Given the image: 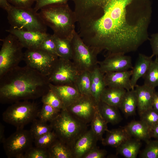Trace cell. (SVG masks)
<instances>
[{"label":"cell","instance_id":"obj_1","mask_svg":"<svg viewBox=\"0 0 158 158\" xmlns=\"http://www.w3.org/2000/svg\"><path fill=\"white\" fill-rule=\"evenodd\" d=\"M78 34L95 52L136 51L149 40L151 0H74Z\"/></svg>","mask_w":158,"mask_h":158},{"label":"cell","instance_id":"obj_2","mask_svg":"<svg viewBox=\"0 0 158 158\" xmlns=\"http://www.w3.org/2000/svg\"><path fill=\"white\" fill-rule=\"evenodd\" d=\"M47 76L27 66H18L0 77V102L13 104L42 97L50 89Z\"/></svg>","mask_w":158,"mask_h":158},{"label":"cell","instance_id":"obj_3","mask_svg":"<svg viewBox=\"0 0 158 158\" xmlns=\"http://www.w3.org/2000/svg\"><path fill=\"white\" fill-rule=\"evenodd\" d=\"M39 11L41 18L53 30V35L71 40L76 32V20L74 11L67 3L47 5Z\"/></svg>","mask_w":158,"mask_h":158},{"label":"cell","instance_id":"obj_4","mask_svg":"<svg viewBox=\"0 0 158 158\" xmlns=\"http://www.w3.org/2000/svg\"><path fill=\"white\" fill-rule=\"evenodd\" d=\"M50 122L57 138L71 148L75 141L87 130V124L80 121L63 107Z\"/></svg>","mask_w":158,"mask_h":158},{"label":"cell","instance_id":"obj_5","mask_svg":"<svg viewBox=\"0 0 158 158\" xmlns=\"http://www.w3.org/2000/svg\"><path fill=\"white\" fill-rule=\"evenodd\" d=\"M11 27L17 29L46 32L47 26L39 13L32 7H18L12 6L7 12Z\"/></svg>","mask_w":158,"mask_h":158},{"label":"cell","instance_id":"obj_6","mask_svg":"<svg viewBox=\"0 0 158 158\" xmlns=\"http://www.w3.org/2000/svg\"><path fill=\"white\" fill-rule=\"evenodd\" d=\"M39 110L34 102L20 101L12 104L3 112L2 119L16 129L24 128L25 126L36 119Z\"/></svg>","mask_w":158,"mask_h":158},{"label":"cell","instance_id":"obj_7","mask_svg":"<svg viewBox=\"0 0 158 158\" xmlns=\"http://www.w3.org/2000/svg\"><path fill=\"white\" fill-rule=\"evenodd\" d=\"M2 42L0 51V77L18 66L24 55L23 47L14 35L9 33Z\"/></svg>","mask_w":158,"mask_h":158},{"label":"cell","instance_id":"obj_8","mask_svg":"<svg viewBox=\"0 0 158 158\" xmlns=\"http://www.w3.org/2000/svg\"><path fill=\"white\" fill-rule=\"evenodd\" d=\"M72 61L80 71H90L98 65L97 54L83 41L78 32H75L71 40Z\"/></svg>","mask_w":158,"mask_h":158},{"label":"cell","instance_id":"obj_9","mask_svg":"<svg viewBox=\"0 0 158 158\" xmlns=\"http://www.w3.org/2000/svg\"><path fill=\"white\" fill-rule=\"evenodd\" d=\"M34 140L30 130L16 129L6 138L3 143V148L8 158H22L25 153L33 147Z\"/></svg>","mask_w":158,"mask_h":158},{"label":"cell","instance_id":"obj_10","mask_svg":"<svg viewBox=\"0 0 158 158\" xmlns=\"http://www.w3.org/2000/svg\"><path fill=\"white\" fill-rule=\"evenodd\" d=\"M59 57L39 48L27 49L24 53L23 60L26 65L48 77Z\"/></svg>","mask_w":158,"mask_h":158},{"label":"cell","instance_id":"obj_11","mask_svg":"<svg viewBox=\"0 0 158 158\" xmlns=\"http://www.w3.org/2000/svg\"><path fill=\"white\" fill-rule=\"evenodd\" d=\"M71 60L59 57L48 77L49 83L55 85H74L81 72Z\"/></svg>","mask_w":158,"mask_h":158},{"label":"cell","instance_id":"obj_12","mask_svg":"<svg viewBox=\"0 0 158 158\" xmlns=\"http://www.w3.org/2000/svg\"><path fill=\"white\" fill-rule=\"evenodd\" d=\"M98 107V104L92 95H82L66 108L74 117L87 124L91 123Z\"/></svg>","mask_w":158,"mask_h":158},{"label":"cell","instance_id":"obj_13","mask_svg":"<svg viewBox=\"0 0 158 158\" xmlns=\"http://www.w3.org/2000/svg\"><path fill=\"white\" fill-rule=\"evenodd\" d=\"M98 65L100 70L104 74L128 70L133 67L131 57L121 54L107 55L103 61H98Z\"/></svg>","mask_w":158,"mask_h":158},{"label":"cell","instance_id":"obj_14","mask_svg":"<svg viewBox=\"0 0 158 158\" xmlns=\"http://www.w3.org/2000/svg\"><path fill=\"white\" fill-rule=\"evenodd\" d=\"M6 31L16 37L24 48L27 49L39 48L48 34L46 32L18 30L11 27Z\"/></svg>","mask_w":158,"mask_h":158},{"label":"cell","instance_id":"obj_15","mask_svg":"<svg viewBox=\"0 0 158 158\" xmlns=\"http://www.w3.org/2000/svg\"><path fill=\"white\" fill-rule=\"evenodd\" d=\"M98 141L91 128L87 130L75 142L71 149L73 158H83L96 147Z\"/></svg>","mask_w":158,"mask_h":158},{"label":"cell","instance_id":"obj_16","mask_svg":"<svg viewBox=\"0 0 158 158\" xmlns=\"http://www.w3.org/2000/svg\"><path fill=\"white\" fill-rule=\"evenodd\" d=\"M50 89L58 96L64 107L71 105L82 96L74 85H55L49 83Z\"/></svg>","mask_w":158,"mask_h":158},{"label":"cell","instance_id":"obj_17","mask_svg":"<svg viewBox=\"0 0 158 158\" xmlns=\"http://www.w3.org/2000/svg\"><path fill=\"white\" fill-rule=\"evenodd\" d=\"M132 70L105 73L104 78L107 87L124 89L126 91L132 90Z\"/></svg>","mask_w":158,"mask_h":158},{"label":"cell","instance_id":"obj_18","mask_svg":"<svg viewBox=\"0 0 158 158\" xmlns=\"http://www.w3.org/2000/svg\"><path fill=\"white\" fill-rule=\"evenodd\" d=\"M134 89L137 98V108L140 115L152 108L153 97L156 90L155 88L144 84L140 85H137Z\"/></svg>","mask_w":158,"mask_h":158},{"label":"cell","instance_id":"obj_19","mask_svg":"<svg viewBox=\"0 0 158 158\" xmlns=\"http://www.w3.org/2000/svg\"><path fill=\"white\" fill-rule=\"evenodd\" d=\"M153 56L139 53L134 66L132 69L131 84L132 89H134L138 80L145 75L152 61Z\"/></svg>","mask_w":158,"mask_h":158},{"label":"cell","instance_id":"obj_20","mask_svg":"<svg viewBox=\"0 0 158 158\" xmlns=\"http://www.w3.org/2000/svg\"><path fill=\"white\" fill-rule=\"evenodd\" d=\"M90 73L91 94L98 104L102 93L107 87L104 74L100 70L98 65L90 71Z\"/></svg>","mask_w":158,"mask_h":158},{"label":"cell","instance_id":"obj_21","mask_svg":"<svg viewBox=\"0 0 158 158\" xmlns=\"http://www.w3.org/2000/svg\"><path fill=\"white\" fill-rule=\"evenodd\" d=\"M132 137L147 142L151 138V131L141 120L132 121L123 127Z\"/></svg>","mask_w":158,"mask_h":158},{"label":"cell","instance_id":"obj_22","mask_svg":"<svg viewBox=\"0 0 158 158\" xmlns=\"http://www.w3.org/2000/svg\"><path fill=\"white\" fill-rule=\"evenodd\" d=\"M106 132V137L101 141L104 146L116 148L123 142L132 138L123 127L110 130H108Z\"/></svg>","mask_w":158,"mask_h":158},{"label":"cell","instance_id":"obj_23","mask_svg":"<svg viewBox=\"0 0 158 158\" xmlns=\"http://www.w3.org/2000/svg\"><path fill=\"white\" fill-rule=\"evenodd\" d=\"M132 138L126 140L116 148V153L125 158H136L140 152L141 140Z\"/></svg>","mask_w":158,"mask_h":158},{"label":"cell","instance_id":"obj_24","mask_svg":"<svg viewBox=\"0 0 158 158\" xmlns=\"http://www.w3.org/2000/svg\"><path fill=\"white\" fill-rule=\"evenodd\" d=\"M126 91L124 89L107 87L102 93L100 101L119 108Z\"/></svg>","mask_w":158,"mask_h":158},{"label":"cell","instance_id":"obj_25","mask_svg":"<svg viewBox=\"0 0 158 158\" xmlns=\"http://www.w3.org/2000/svg\"><path fill=\"white\" fill-rule=\"evenodd\" d=\"M137 100L135 89L127 91L119 108L126 117L135 115Z\"/></svg>","mask_w":158,"mask_h":158},{"label":"cell","instance_id":"obj_26","mask_svg":"<svg viewBox=\"0 0 158 158\" xmlns=\"http://www.w3.org/2000/svg\"><path fill=\"white\" fill-rule=\"evenodd\" d=\"M98 108L101 115L108 123L117 124L122 119L116 107L100 101L98 104Z\"/></svg>","mask_w":158,"mask_h":158},{"label":"cell","instance_id":"obj_27","mask_svg":"<svg viewBox=\"0 0 158 158\" xmlns=\"http://www.w3.org/2000/svg\"><path fill=\"white\" fill-rule=\"evenodd\" d=\"M48 150L49 158H73L70 147L58 138Z\"/></svg>","mask_w":158,"mask_h":158},{"label":"cell","instance_id":"obj_28","mask_svg":"<svg viewBox=\"0 0 158 158\" xmlns=\"http://www.w3.org/2000/svg\"><path fill=\"white\" fill-rule=\"evenodd\" d=\"M107 123L100 114L98 107L90 123V128L98 140H102L103 134L108 130Z\"/></svg>","mask_w":158,"mask_h":158},{"label":"cell","instance_id":"obj_29","mask_svg":"<svg viewBox=\"0 0 158 158\" xmlns=\"http://www.w3.org/2000/svg\"><path fill=\"white\" fill-rule=\"evenodd\" d=\"M53 35L59 57L72 60L73 51L71 41Z\"/></svg>","mask_w":158,"mask_h":158},{"label":"cell","instance_id":"obj_30","mask_svg":"<svg viewBox=\"0 0 158 158\" xmlns=\"http://www.w3.org/2000/svg\"><path fill=\"white\" fill-rule=\"evenodd\" d=\"M74 85L81 95H92L90 71L81 72L75 81Z\"/></svg>","mask_w":158,"mask_h":158},{"label":"cell","instance_id":"obj_31","mask_svg":"<svg viewBox=\"0 0 158 158\" xmlns=\"http://www.w3.org/2000/svg\"><path fill=\"white\" fill-rule=\"evenodd\" d=\"M144 84L155 88L158 87V57L151 62L147 71L143 77Z\"/></svg>","mask_w":158,"mask_h":158},{"label":"cell","instance_id":"obj_32","mask_svg":"<svg viewBox=\"0 0 158 158\" xmlns=\"http://www.w3.org/2000/svg\"><path fill=\"white\" fill-rule=\"evenodd\" d=\"M32 123L29 130L34 140L53 130L50 124L39 119H35Z\"/></svg>","mask_w":158,"mask_h":158},{"label":"cell","instance_id":"obj_33","mask_svg":"<svg viewBox=\"0 0 158 158\" xmlns=\"http://www.w3.org/2000/svg\"><path fill=\"white\" fill-rule=\"evenodd\" d=\"M41 98V101L43 104L50 105L59 112L65 107L59 98L50 89Z\"/></svg>","mask_w":158,"mask_h":158},{"label":"cell","instance_id":"obj_34","mask_svg":"<svg viewBox=\"0 0 158 158\" xmlns=\"http://www.w3.org/2000/svg\"><path fill=\"white\" fill-rule=\"evenodd\" d=\"M139 154L141 158H158V140H149Z\"/></svg>","mask_w":158,"mask_h":158},{"label":"cell","instance_id":"obj_35","mask_svg":"<svg viewBox=\"0 0 158 158\" xmlns=\"http://www.w3.org/2000/svg\"><path fill=\"white\" fill-rule=\"evenodd\" d=\"M140 120L145 123L151 131L158 123V111L153 108L140 115Z\"/></svg>","mask_w":158,"mask_h":158},{"label":"cell","instance_id":"obj_36","mask_svg":"<svg viewBox=\"0 0 158 158\" xmlns=\"http://www.w3.org/2000/svg\"><path fill=\"white\" fill-rule=\"evenodd\" d=\"M57 139L53 130L34 140L35 146L48 149Z\"/></svg>","mask_w":158,"mask_h":158},{"label":"cell","instance_id":"obj_37","mask_svg":"<svg viewBox=\"0 0 158 158\" xmlns=\"http://www.w3.org/2000/svg\"><path fill=\"white\" fill-rule=\"evenodd\" d=\"M58 111L50 105L43 104L42 108L39 110L37 115L38 119L43 121L50 122L58 115Z\"/></svg>","mask_w":158,"mask_h":158},{"label":"cell","instance_id":"obj_38","mask_svg":"<svg viewBox=\"0 0 158 158\" xmlns=\"http://www.w3.org/2000/svg\"><path fill=\"white\" fill-rule=\"evenodd\" d=\"M39 48L59 57L53 35L48 34L42 41Z\"/></svg>","mask_w":158,"mask_h":158},{"label":"cell","instance_id":"obj_39","mask_svg":"<svg viewBox=\"0 0 158 158\" xmlns=\"http://www.w3.org/2000/svg\"><path fill=\"white\" fill-rule=\"evenodd\" d=\"M22 158H49L47 149L32 147L24 154Z\"/></svg>","mask_w":158,"mask_h":158},{"label":"cell","instance_id":"obj_40","mask_svg":"<svg viewBox=\"0 0 158 158\" xmlns=\"http://www.w3.org/2000/svg\"><path fill=\"white\" fill-rule=\"evenodd\" d=\"M69 0H35V5L33 8L37 12L46 6L54 4H66Z\"/></svg>","mask_w":158,"mask_h":158},{"label":"cell","instance_id":"obj_41","mask_svg":"<svg viewBox=\"0 0 158 158\" xmlns=\"http://www.w3.org/2000/svg\"><path fill=\"white\" fill-rule=\"evenodd\" d=\"M107 154V151L96 146L85 154L83 158H104Z\"/></svg>","mask_w":158,"mask_h":158},{"label":"cell","instance_id":"obj_42","mask_svg":"<svg viewBox=\"0 0 158 158\" xmlns=\"http://www.w3.org/2000/svg\"><path fill=\"white\" fill-rule=\"evenodd\" d=\"M12 6L18 7H31L35 0H8Z\"/></svg>","mask_w":158,"mask_h":158},{"label":"cell","instance_id":"obj_43","mask_svg":"<svg viewBox=\"0 0 158 158\" xmlns=\"http://www.w3.org/2000/svg\"><path fill=\"white\" fill-rule=\"evenodd\" d=\"M149 40L152 51V55L158 56V32L152 35Z\"/></svg>","mask_w":158,"mask_h":158},{"label":"cell","instance_id":"obj_44","mask_svg":"<svg viewBox=\"0 0 158 158\" xmlns=\"http://www.w3.org/2000/svg\"><path fill=\"white\" fill-rule=\"evenodd\" d=\"M12 6L8 0H0V7L6 12L9 10Z\"/></svg>","mask_w":158,"mask_h":158},{"label":"cell","instance_id":"obj_45","mask_svg":"<svg viewBox=\"0 0 158 158\" xmlns=\"http://www.w3.org/2000/svg\"><path fill=\"white\" fill-rule=\"evenodd\" d=\"M152 108L158 111V92L154 93L152 100Z\"/></svg>","mask_w":158,"mask_h":158},{"label":"cell","instance_id":"obj_46","mask_svg":"<svg viewBox=\"0 0 158 158\" xmlns=\"http://www.w3.org/2000/svg\"><path fill=\"white\" fill-rule=\"evenodd\" d=\"M4 135V128L3 124L0 123V142L3 143L5 140Z\"/></svg>","mask_w":158,"mask_h":158},{"label":"cell","instance_id":"obj_47","mask_svg":"<svg viewBox=\"0 0 158 158\" xmlns=\"http://www.w3.org/2000/svg\"><path fill=\"white\" fill-rule=\"evenodd\" d=\"M151 137L158 140V123L152 129L151 132Z\"/></svg>","mask_w":158,"mask_h":158}]
</instances>
